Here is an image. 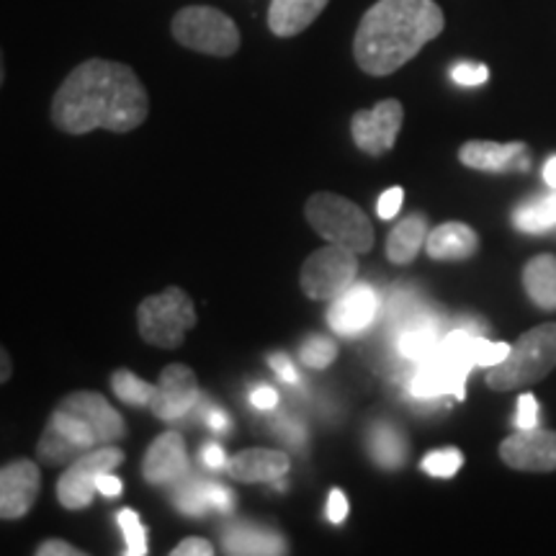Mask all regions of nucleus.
Instances as JSON below:
<instances>
[{
    "label": "nucleus",
    "instance_id": "nucleus-1",
    "mask_svg": "<svg viewBox=\"0 0 556 556\" xmlns=\"http://www.w3.org/2000/svg\"><path fill=\"white\" fill-rule=\"evenodd\" d=\"M150 99L129 65L111 60H86L62 80L52 99V124L65 135L106 129L114 135L142 127Z\"/></svg>",
    "mask_w": 556,
    "mask_h": 556
},
{
    "label": "nucleus",
    "instance_id": "nucleus-2",
    "mask_svg": "<svg viewBox=\"0 0 556 556\" xmlns=\"http://www.w3.org/2000/svg\"><path fill=\"white\" fill-rule=\"evenodd\" d=\"M443 26L446 16L435 0H377L361 18L353 58L366 75L387 78L441 37Z\"/></svg>",
    "mask_w": 556,
    "mask_h": 556
},
{
    "label": "nucleus",
    "instance_id": "nucleus-3",
    "mask_svg": "<svg viewBox=\"0 0 556 556\" xmlns=\"http://www.w3.org/2000/svg\"><path fill=\"white\" fill-rule=\"evenodd\" d=\"M556 366V323L539 325L520 336L503 364L486 368V387L495 392H513L541 381Z\"/></svg>",
    "mask_w": 556,
    "mask_h": 556
},
{
    "label": "nucleus",
    "instance_id": "nucleus-4",
    "mask_svg": "<svg viewBox=\"0 0 556 556\" xmlns=\"http://www.w3.org/2000/svg\"><path fill=\"white\" fill-rule=\"evenodd\" d=\"M304 217L323 240L332 245L353 250L356 255H366L374 248V225L368 222L364 208L338 193L319 191L312 193L304 206Z\"/></svg>",
    "mask_w": 556,
    "mask_h": 556
},
{
    "label": "nucleus",
    "instance_id": "nucleus-5",
    "mask_svg": "<svg viewBox=\"0 0 556 556\" xmlns=\"http://www.w3.org/2000/svg\"><path fill=\"white\" fill-rule=\"evenodd\" d=\"M197 328V307L184 289L168 287L160 294L142 299L137 309V330L144 343L176 351L184 345L186 332Z\"/></svg>",
    "mask_w": 556,
    "mask_h": 556
},
{
    "label": "nucleus",
    "instance_id": "nucleus-6",
    "mask_svg": "<svg viewBox=\"0 0 556 556\" xmlns=\"http://www.w3.org/2000/svg\"><path fill=\"white\" fill-rule=\"evenodd\" d=\"M173 39L208 58H232L240 50V29L225 11L212 5H186L170 24Z\"/></svg>",
    "mask_w": 556,
    "mask_h": 556
},
{
    "label": "nucleus",
    "instance_id": "nucleus-7",
    "mask_svg": "<svg viewBox=\"0 0 556 556\" xmlns=\"http://www.w3.org/2000/svg\"><path fill=\"white\" fill-rule=\"evenodd\" d=\"M358 255L353 250L330 245L319 248L304 261L299 283L302 291L315 302H332L356 283Z\"/></svg>",
    "mask_w": 556,
    "mask_h": 556
},
{
    "label": "nucleus",
    "instance_id": "nucleus-8",
    "mask_svg": "<svg viewBox=\"0 0 556 556\" xmlns=\"http://www.w3.org/2000/svg\"><path fill=\"white\" fill-rule=\"evenodd\" d=\"M122 464L124 451L109 446V443L106 446L90 448L88 454L75 458L58 482L60 505L67 507V510H83V507H88L93 503L96 492H99L96 477L103 475V471H114L116 467H122Z\"/></svg>",
    "mask_w": 556,
    "mask_h": 556
},
{
    "label": "nucleus",
    "instance_id": "nucleus-9",
    "mask_svg": "<svg viewBox=\"0 0 556 556\" xmlns=\"http://www.w3.org/2000/svg\"><path fill=\"white\" fill-rule=\"evenodd\" d=\"M477 368L469 358L454 356V353L438 348L433 358L417 364V371L409 379V394L417 400H438L443 394L467 397V377Z\"/></svg>",
    "mask_w": 556,
    "mask_h": 556
},
{
    "label": "nucleus",
    "instance_id": "nucleus-10",
    "mask_svg": "<svg viewBox=\"0 0 556 556\" xmlns=\"http://www.w3.org/2000/svg\"><path fill=\"white\" fill-rule=\"evenodd\" d=\"M402 122L405 109L397 99H384L374 109H361L351 119L353 142L366 155H384L397 142Z\"/></svg>",
    "mask_w": 556,
    "mask_h": 556
},
{
    "label": "nucleus",
    "instance_id": "nucleus-11",
    "mask_svg": "<svg viewBox=\"0 0 556 556\" xmlns=\"http://www.w3.org/2000/svg\"><path fill=\"white\" fill-rule=\"evenodd\" d=\"M381 309V299L377 289L368 283H353L345 294L332 299L328 309V325L336 336L353 338L374 325Z\"/></svg>",
    "mask_w": 556,
    "mask_h": 556
},
{
    "label": "nucleus",
    "instance_id": "nucleus-12",
    "mask_svg": "<svg viewBox=\"0 0 556 556\" xmlns=\"http://www.w3.org/2000/svg\"><path fill=\"white\" fill-rule=\"evenodd\" d=\"M500 458L518 471H554L556 469V433L554 430L528 428L500 443Z\"/></svg>",
    "mask_w": 556,
    "mask_h": 556
},
{
    "label": "nucleus",
    "instance_id": "nucleus-13",
    "mask_svg": "<svg viewBox=\"0 0 556 556\" xmlns=\"http://www.w3.org/2000/svg\"><path fill=\"white\" fill-rule=\"evenodd\" d=\"M41 486L39 467L29 458H16L0 471V516L3 520H18L37 503Z\"/></svg>",
    "mask_w": 556,
    "mask_h": 556
},
{
    "label": "nucleus",
    "instance_id": "nucleus-14",
    "mask_svg": "<svg viewBox=\"0 0 556 556\" xmlns=\"http://www.w3.org/2000/svg\"><path fill=\"white\" fill-rule=\"evenodd\" d=\"M58 407L62 409V413L78 417V420L86 422V426L93 430L99 446L116 443L127 435V422H124V417L116 413V409L106 402V397H101V394L73 392V394H67V397L62 400Z\"/></svg>",
    "mask_w": 556,
    "mask_h": 556
},
{
    "label": "nucleus",
    "instance_id": "nucleus-15",
    "mask_svg": "<svg viewBox=\"0 0 556 556\" xmlns=\"http://www.w3.org/2000/svg\"><path fill=\"white\" fill-rule=\"evenodd\" d=\"M199 384L197 374L184 364H170L163 368L157 381V394L152 400V413L160 420H180L197 407Z\"/></svg>",
    "mask_w": 556,
    "mask_h": 556
},
{
    "label": "nucleus",
    "instance_id": "nucleus-16",
    "mask_svg": "<svg viewBox=\"0 0 556 556\" xmlns=\"http://www.w3.org/2000/svg\"><path fill=\"white\" fill-rule=\"evenodd\" d=\"M189 475V454H186L184 435L176 430L157 435L150 443L142 462V477L148 484H176Z\"/></svg>",
    "mask_w": 556,
    "mask_h": 556
},
{
    "label": "nucleus",
    "instance_id": "nucleus-17",
    "mask_svg": "<svg viewBox=\"0 0 556 556\" xmlns=\"http://www.w3.org/2000/svg\"><path fill=\"white\" fill-rule=\"evenodd\" d=\"M531 152L523 142H467L458 150V160H462L467 168L486 170V173H507V170H528L531 168Z\"/></svg>",
    "mask_w": 556,
    "mask_h": 556
},
{
    "label": "nucleus",
    "instance_id": "nucleus-18",
    "mask_svg": "<svg viewBox=\"0 0 556 556\" xmlns=\"http://www.w3.org/2000/svg\"><path fill=\"white\" fill-rule=\"evenodd\" d=\"M222 546L238 556H274L287 554V541L276 528L255 523H235L222 531Z\"/></svg>",
    "mask_w": 556,
    "mask_h": 556
},
{
    "label": "nucleus",
    "instance_id": "nucleus-19",
    "mask_svg": "<svg viewBox=\"0 0 556 556\" xmlns=\"http://www.w3.org/2000/svg\"><path fill=\"white\" fill-rule=\"evenodd\" d=\"M291 467L289 456L274 448H248L240 451L232 462L227 464L229 477L238 482H278Z\"/></svg>",
    "mask_w": 556,
    "mask_h": 556
},
{
    "label": "nucleus",
    "instance_id": "nucleus-20",
    "mask_svg": "<svg viewBox=\"0 0 556 556\" xmlns=\"http://www.w3.org/2000/svg\"><path fill=\"white\" fill-rule=\"evenodd\" d=\"M328 3L330 0H270L268 29L281 39L296 37L315 24Z\"/></svg>",
    "mask_w": 556,
    "mask_h": 556
},
{
    "label": "nucleus",
    "instance_id": "nucleus-21",
    "mask_svg": "<svg viewBox=\"0 0 556 556\" xmlns=\"http://www.w3.org/2000/svg\"><path fill=\"white\" fill-rule=\"evenodd\" d=\"M479 248L477 232L462 222H446L428 235L426 250L433 261H464L471 258Z\"/></svg>",
    "mask_w": 556,
    "mask_h": 556
},
{
    "label": "nucleus",
    "instance_id": "nucleus-22",
    "mask_svg": "<svg viewBox=\"0 0 556 556\" xmlns=\"http://www.w3.org/2000/svg\"><path fill=\"white\" fill-rule=\"evenodd\" d=\"M428 219L422 214H413V217L402 219L397 227L389 232L387 240V258L394 266H407L417 258L422 245L428 242Z\"/></svg>",
    "mask_w": 556,
    "mask_h": 556
},
{
    "label": "nucleus",
    "instance_id": "nucleus-23",
    "mask_svg": "<svg viewBox=\"0 0 556 556\" xmlns=\"http://www.w3.org/2000/svg\"><path fill=\"white\" fill-rule=\"evenodd\" d=\"M526 294L536 307L554 312L556 309V258L554 255H536L523 268Z\"/></svg>",
    "mask_w": 556,
    "mask_h": 556
},
{
    "label": "nucleus",
    "instance_id": "nucleus-24",
    "mask_svg": "<svg viewBox=\"0 0 556 556\" xmlns=\"http://www.w3.org/2000/svg\"><path fill=\"white\" fill-rule=\"evenodd\" d=\"M368 451L381 469H400L407 458V438L392 422H379L368 430Z\"/></svg>",
    "mask_w": 556,
    "mask_h": 556
},
{
    "label": "nucleus",
    "instance_id": "nucleus-25",
    "mask_svg": "<svg viewBox=\"0 0 556 556\" xmlns=\"http://www.w3.org/2000/svg\"><path fill=\"white\" fill-rule=\"evenodd\" d=\"M441 323H426L415 325V328H407L400 332L397 338V351L402 358L415 361V364H422V361L433 358L441 348Z\"/></svg>",
    "mask_w": 556,
    "mask_h": 556
},
{
    "label": "nucleus",
    "instance_id": "nucleus-26",
    "mask_svg": "<svg viewBox=\"0 0 556 556\" xmlns=\"http://www.w3.org/2000/svg\"><path fill=\"white\" fill-rule=\"evenodd\" d=\"M83 454H88V448L70 441L62 430H58L54 422H47L45 433H41L37 443V456L41 464H47V467H60V464H73L75 458H80Z\"/></svg>",
    "mask_w": 556,
    "mask_h": 556
},
{
    "label": "nucleus",
    "instance_id": "nucleus-27",
    "mask_svg": "<svg viewBox=\"0 0 556 556\" xmlns=\"http://www.w3.org/2000/svg\"><path fill=\"white\" fill-rule=\"evenodd\" d=\"M513 222L520 232L539 235L546 232V229L556 227V189L548 197H539L531 201H523L513 214Z\"/></svg>",
    "mask_w": 556,
    "mask_h": 556
},
{
    "label": "nucleus",
    "instance_id": "nucleus-28",
    "mask_svg": "<svg viewBox=\"0 0 556 556\" xmlns=\"http://www.w3.org/2000/svg\"><path fill=\"white\" fill-rule=\"evenodd\" d=\"M111 389H114V394L124 405L131 407L152 405V400L157 394V384H150V381L135 377L127 368H119V371L111 374Z\"/></svg>",
    "mask_w": 556,
    "mask_h": 556
},
{
    "label": "nucleus",
    "instance_id": "nucleus-29",
    "mask_svg": "<svg viewBox=\"0 0 556 556\" xmlns=\"http://www.w3.org/2000/svg\"><path fill=\"white\" fill-rule=\"evenodd\" d=\"M173 503L186 516H204L206 510H212V503H208V482L206 479H191V482L180 484L176 495H173Z\"/></svg>",
    "mask_w": 556,
    "mask_h": 556
},
{
    "label": "nucleus",
    "instance_id": "nucleus-30",
    "mask_svg": "<svg viewBox=\"0 0 556 556\" xmlns=\"http://www.w3.org/2000/svg\"><path fill=\"white\" fill-rule=\"evenodd\" d=\"M338 356V345L332 340L315 336L309 338L307 343L299 348V358H302L304 366L309 368H328Z\"/></svg>",
    "mask_w": 556,
    "mask_h": 556
},
{
    "label": "nucleus",
    "instance_id": "nucleus-31",
    "mask_svg": "<svg viewBox=\"0 0 556 556\" xmlns=\"http://www.w3.org/2000/svg\"><path fill=\"white\" fill-rule=\"evenodd\" d=\"M464 464V456L462 451L456 448H443V451H433V454H428L422 458V471L430 477H438V479H448L454 477L458 469H462Z\"/></svg>",
    "mask_w": 556,
    "mask_h": 556
},
{
    "label": "nucleus",
    "instance_id": "nucleus-32",
    "mask_svg": "<svg viewBox=\"0 0 556 556\" xmlns=\"http://www.w3.org/2000/svg\"><path fill=\"white\" fill-rule=\"evenodd\" d=\"M119 528L127 539V554L129 556H144L148 554V536H144V526L139 523V516L135 510L119 513Z\"/></svg>",
    "mask_w": 556,
    "mask_h": 556
},
{
    "label": "nucleus",
    "instance_id": "nucleus-33",
    "mask_svg": "<svg viewBox=\"0 0 556 556\" xmlns=\"http://www.w3.org/2000/svg\"><path fill=\"white\" fill-rule=\"evenodd\" d=\"M451 78H454V83H458V86L475 88V86H482V83L490 80V70H486V65L458 62V65L451 67Z\"/></svg>",
    "mask_w": 556,
    "mask_h": 556
},
{
    "label": "nucleus",
    "instance_id": "nucleus-34",
    "mask_svg": "<svg viewBox=\"0 0 556 556\" xmlns=\"http://www.w3.org/2000/svg\"><path fill=\"white\" fill-rule=\"evenodd\" d=\"M539 422V402L533 394H523L518 400V415H516V426L518 430H528V428H536Z\"/></svg>",
    "mask_w": 556,
    "mask_h": 556
},
{
    "label": "nucleus",
    "instance_id": "nucleus-35",
    "mask_svg": "<svg viewBox=\"0 0 556 556\" xmlns=\"http://www.w3.org/2000/svg\"><path fill=\"white\" fill-rule=\"evenodd\" d=\"M402 201H405V191L400 189V186H394V189L384 191L377 201V212L381 219H392L397 217V212L402 208Z\"/></svg>",
    "mask_w": 556,
    "mask_h": 556
},
{
    "label": "nucleus",
    "instance_id": "nucleus-36",
    "mask_svg": "<svg viewBox=\"0 0 556 556\" xmlns=\"http://www.w3.org/2000/svg\"><path fill=\"white\" fill-rule=\"evenodd\" d=\"M510 353V345L507 343H492V340H482V348H479V366L492 368L497 364H503Z\"/></svg>",
    "mask_w": 556,
    "mask_h": 556
},
{
    "label": "nucleus",
    "instance_id": "nucleus-37",
    "mask_svg": "<svg viewBox=\"0 0 556 556\" xmlns=\"http://www.w3.org/2000/svg\"><path fill=\"white\" fill-rule=\"evenodd\" d=\"M208 503H212V510L229 513L232 510V492L225 484L208 482Z\"/></svg>",
    "mask_w": 556,
    "mask_h": 556
},
{
    "label": "nucleus",
    "instance_id": "nucleus-38",
    "mask_svg": "<svg viewBox=\"0 0 556 556\" xmlns=\"http://www.w3.org/2000/svg\"><path fill=\"white\" fill-rule=\"evenodd\" d=\"M214 546L206 539H184L173 548V556H212Z\"/></svg>",
    "mask_w": 556,
    "mask_h": 556
},
{
    "label": "nucleus",
    "instance_id": "nucleus-39",
    "mask_svg": "<svg viewBox=\"0 0 556 556\" xmlns=\"http://www.w3.org/2000/svg\"><path fill=\"white\" fill-rule=\"evenodd\" d=\"M348 518V497L343 490H332L328 497V520L340 526Z\"/></svg>",
    "mask_w": 556,
    "mask_h": 556
},
{
    "label": "nucleus",
    "instance_id": "nucleus-40",
    "mask_svg": "<svg viewBox=\"0 0 556 556\" xmlns=\"http://www.w3.org/2000/svg\"><path fill=\"white\" fill-rule=\"evenodd\" d=\"M270 368L278 374V379L287 381V384H299V374L294 364H291L289 356H283V353H276V356H270Z\"/></svg>",
    "mask_w": 556,
    "mask_h": 556
},
{
    "label": "nucleus",
    "instance_id": "nucleus-41",
    "mask_svg": "<svg viewBox=\"0 0 556 556\" xmlns=\"http://www.w3.org/2000/svg\"><path fill=\"white\" fill-rule=\"evenodd\" d=\"M201 464H204L206 469H225L227 467V456L222 446L217 443H206L204 448H201Z\"/></svg>",
    "mask_w": 556,
    "mask_h": 556
},
{
    "label": "nucleus",
    "instance_id": "nucleus-42",
    "mask_svg": "<svg viewBox=\"0 0 556 556\" xmlns=\"http://www.w3.org/2000/svg\"><path fill=\"white\" fill-rule=\"evenodd\" d=\"M96 486L103 497H119L122 495V479L114 477V471H103V475L96 477Z\"/></svg>",
    "mask_w": 556,
    "mask_h": 556
},
{
    "label": "nucleus",
    "instance_id": "nucleus-43",
    "mask_svg": "<svg viewBox=\"0 0 556 556\" xmlns=\"http://www.w3.org/2000/svg\"><path fill=\"white\" fill-rule=\"evenodd\" d=\"M80 554L83 552L65 544V541H45V544L37 548V556H80Z\"/></svg>",
    "mask_w": 556,
    "mask_h": 556
},
{
    "label": "nucleus",
    "instance_id": "nucleus-44",
    "mask_svg": "<svg viewBox=\"0 0 556 556\" xmlns=\"http://www.w3.org/2000/svg\"><path fill=\"white\" fill-rule=\"evenodd\" d=\"M250 402L258 409H274L278 405V392L270 387H258L253 394H250Z\"/></svg>",
    "mask_w": 556,
    "mask_h": 556
},
{
    "label": "nucleus",
    "instance_id": "nucleus-45",
    "mask_svg": "<svg viewBox=\"0 0 556 556\" xmlns=\"http://www.w3.org/2000/svg\"><path fill=\"white\" fill-rule=\"evenodd\" d=\"M204 422L212 430H217V433H222V430H227L229 428V417L222 413V409H217V407H208L206 409V415H204Z\"/></svg>",
    "mask_w": 556,
    "mask_h": 556
},
{
    "label": "nucleus",
    "instance_id": "nucleus-46",
    "mask_svg": "<svg viewBox=\"0 0 556 556\" xmlns=\"http://www.w3.org/2000/svg\"><path fill=\"white\" fill-rule=\"evenodd\" d=\"M544 180L548 189H556V155L544 165Z\"/></svg>",
    "mask_w": 556,
    "mask_h": 556
},
{
    "label": "nucleus",
    "instance_id": "nucleus-47",
    "mask_svg": "<svg viewBox=\"0 0 556 556\" xmlns=\"http://www.w3.org/2000/svg\"><path fill=\"white\" fill-rule=\"evenodd\" d=\"M3 374H0V381H9V371H11V358H9V353L3 351Z\"/></svg>",
    "mask_w": 556,
    "mask_h": 556
}]
</instances>
